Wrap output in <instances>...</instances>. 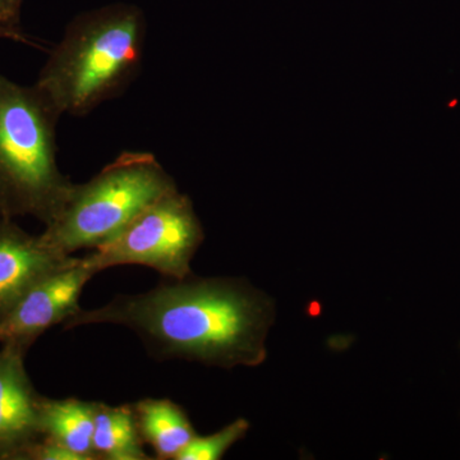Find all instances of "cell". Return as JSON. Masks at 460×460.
<instances>
[{"instance_id": "7", "label": "cell", "mask_w": 460, "mask_h": 460, "mask_svg": "<svg viewBox=\"0 0 460 460\" xmlns=\"http://www.w3.org/2000/svg\"><path fill=\"white\" fill-rule=\"evenodd\" d=\"M25 357L11 345L0 348V460H26L42 438L41 395L27 374Z\"/></svg>"}, {"instance_id": "14", "label": "cell", "mask_w": 460, "mask_h": 460, "mask_svg": "<svg viewBox=\"0 0 460 460\" xmlns=\"http://www.w3.org/2000/svg\"><path fill=\"white\" fill-rule=\"evenodd\" d=\"M22 0H0V25L21 29Z\"/></svg>"}, {"instance_id": "13", "label": "cell", "mask_w": 460, "mask_h": 460, "mask_svg": "<svg viewBox=\"0 0 460 460\" xmlns=\"http://www.w3.org/2000/svg\"><path fill=\"white\" fill-rule=\"evenodd\" d=\"M26 460H78V458L56 441L41 438L27 453Z\"/></svg>"}, {"instance_id": "2", "label": "cell", "mask_w": 460, "mask_h": 460, "mask_svg": "<svg viewBox=\"0 0 460 460\" xmlns=\"http://www.w3.org/2000/svg\"><path fill=\"white\" fill-rule=\"evenodd\" d=\"M146 21L132 4L84 12L69 22L35 86L60 115L84 117L122 95L140 72Z\"/></svg>"}, {"instance_id": "4", "label": "cell", "mask_w": 460, "mask_h": 460, "mask_svg": "<svg viewBox=\"0 0 460 460\" xmlns=\"http://www.w3.org/2000/svg\"><path fill=\"white\" fill-rule=\"evenodd\" d=\"M175 190L174 178L154 154L124 151L89 181L75 184L62 213L40 237L60 255L95 250Z\"/></svg>"}, {"instance_id": "8", "label": "cell", "mask_w": 460, "mask_h": 460, "mask_svg": "<svg viewBox=\"0 0 460 460\" xmlns=\"http://www.w3.org/2000/svg\"><path fill=\"white\" fill-rule=\"evenodd\" d=\"M75 259L56 252L14 220L0 217V323L39 281Z\"/></svg>"}, {"instance_id": "1", "label": "cell", "mask_w": 460, "mask_h": 460, "mask_svg": "<svg viewBox=\"0 0 460 460\" xmlns=\"http://www.w3.org/2000/svg\"><path fill=\"white\" fill-rule=\"evenodd\" d=\"M274 304L244 280L168 279L148 292L118 295L102 307L80 308L63 325H119L131 330L160 359H184L232 368L266 358Z\"/></svg>"}, {"instance_id": "3", "label": "cell", "mask_w": 460, "mask_h": 460, "mask_svg": "<svg viewBox=\"0 0 460 460\" xmlns=\"http://www.w3.org/2000/svg\"><path fill=\"white\" fill-rule=\"evenodd\" d=\"M62 117L38 87L0 74V217H32L45 226L62 213L75 183L57 163Z\"/></svg>"}, {"instance_id": "9", "label": "cell", "mask_w": 460, "mask_h": 460, "mask_svg": "<svg viewBox=\"0 0 460 460\" xmlns=\"http://www.w3.org/2000/svg\"><path fill=\"white\" fill-rule=\"evenodd\" d=\"M138 431L154 459L177 460L198 436L186 411L171 399L145 398L132 402Z\"/></svg>"}, {"instance_id": "12", "label": "cell", "mask_w": 460, "mask_h": 460, "mask_svg": "<svg viewBox=\"0 0 460 460\" xmlns=\"http://www.w3.org/2000/svg\"><path fill=\"white\" fill-rule=\"evenodd\" d=\"M250 423L247 420L238 419L208 436H196L177 460H219L230 447L247 435Z\"/></svg>"}, {"instance_id": "15", "label": "cell", "mask_w": 460, "mask_h": 460, "mask_svg": "<svg viewBox=\"0 0 460 460\" xmlns=\"http://www.w3.org/2000/svg\"><path fill=\"white\" fill-rule=\"evenodd\" d=\"M0 39L22 42V44L32 45V47H39V45L35 44L21 29H11V27L0 25Z\"/></svg>"}, {"instance_id": "5", "label": "cell", "mask_w": 460, "mask_h": 460, "mask_svg": "<svg viewBox=\"0 0 460 460\" xmlns=\"http://www.w3.org/2000/svg\"><path fill=\"white\" fill-rule=\"evenodd\" d=\"M205 232L189 196L180 190L142 211L114 238L84 256L96 272L123 265L153 269L166 279L192 274L190 262Z\"/></svg>"}, {"instance_id": "6", "label": "cell", "mask_w": 460, "mask_h": 460, "mask_svg": "<svg viewBox=\"0 0 460 460\" xmlns=\"http://www.w3.org/2000/svg\"><path fill=\"white\" fill-rule=\"evenodd\" d=\"M96 274L84 257H75L39 281L0 323V344L29 352L44 332L65 323L80 310L84 287Z\"/></svg>"}, {"instance_id": "11", "label": "cell", "mask_w": 460, "mask_h": 460, "mask_svg": "<svg viewBox=\"0 0 460 460\" xmlns=\"http://www.w3.org/2000/svg\"><path fill=\"white\" fill-rule=\"evenodd\" d=\"M96 460H151L138 431L132 402H96L93 435Z\"/></svg>"}, {"instance_id": "10", "label": "cell", "mask_w": 460, "mask_h": 460, "mask_svg": "<svg viewBox=\"0 0 460 460\" xmlns=\"http://www.w3.org/2000/svg\"><path fill=\"white\" fill-rule=\"evenodd\" d=\"M95 411L96 402L41 395L39 423L42 438L62 445L78 460H96L93 445Z\"/></svg>"}]
</instances>
